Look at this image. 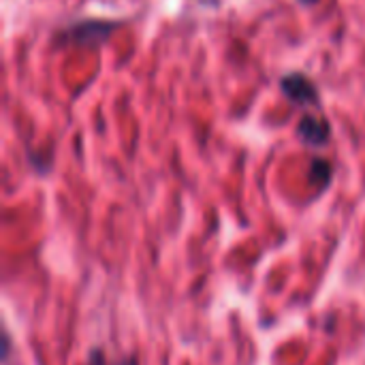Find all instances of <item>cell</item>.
<instances>
[{
    "label": "cell",
    "instance_id": "cell-1",
    "mask_svg": "<svg viewBox=\"0 0 365 365\" xmlns=\"http://www.w3.org/2000/svg\"><path fill=\"white\" fill-rule=\"evenodd\" d=\"M124 24L126 21H120V19H94V17L77 19V21H71V24L58 28L53 32L51 45H53V49H62V47L98 49Z\"/></svg>",
    "mask_w": 365,
    "mask_h": 365
},
{
    "label": "cell",
    "instance_id": "cell-2",
    "mask_svg": "<svg viewBox=\"0 0 365 365\" xmlns=\"http://www.w3.org/2000/svg\"><path fill=\"white\" fill-rule=\"evenodd\" d=\"M278 86H280L282 96L297 107H317V109L323 107L321 92H319L317 83L306 73H299V71L287 73L280 77Z\"/></svg>",
    "mask_w": 365,
    "mask_h": 365
},
{
    "label": "cell",
    "instance_id": "cell-3",
    "mask_svg": "<svg viewBox=\"0 0 365 365\" xmlns=\"http://www.w3.org/2000/svg\"><path fill=\"white\" fill-rule=\"evenodd\" d=\"M295 135H297V139L306 148H310V150H323V148L329 145L331 135H334V128H331V122L327 118L306 113L297 122Z\"/></svg>",
    "mask_w": 365,
    "mask_h": 365
},
{
    "label": "cell",
    "instance_id": "cell-4",
    "mask_svg": "<svg viewBox=\"0 0 365 365\" xmlns=\"http://www.w3.org/2000/svg\"><path fill=\"white\" fill-rule=\"evenodd\" d=\"M334 178V167L327 158L321 156H312L310 160V171H308V180L312 186H317L319 190H325L331 184Z\"/></svg>",
    "mask_w": 365,
    "mask_h": 365
},
{
    "label": "cell",
    "instance_id": "cell-5",
    "mask_svg": "<svg viewBox=\"0 0 365 365\" xmlns=\"http://www.w3.org/2000/svg\"><path fill=\"white\" fill-rule=\"evenodd\" d=\"M88 365H105V355H103L98 349H94V351L88 355Z\"/></svg>",
    "mask_w": 365,
    "mask_h": 365
},
{
    "label": "cell",
    "instance_id": "cell-6",
    "mask_svg": "<svg viewBox=\"0 0 365 365\" xmlns=\"http://www.w3.org/2000/svg\"><path fill=\"white\" fill-rule=\"evenodd\" d=\"M9 355H11V334L4 331V334H2V359L6 361Z\"/></svg>",
    "mask_w": 365,
    "mask_h": 365
},
{
    "label": "cell",
    "instance_id": "cell-7",
    "mask_svg": "<svg viewBox=\"0 0 365 365\" xmlns=\"http://www.w3.org/2000/svg\"><path fill=\"white\" fill-rule=\"evenodd\" d=\"M115 365H139V359H137V357H133V355H128V357L120 359Z\"/></svg>",
    "mask_w": 365,
    "mask_h": 365
},
{
    "label": "cell",
    "instance_id": "cell-8",
    "mask_svg": "<svg viewBox=\"0 0 365 365\" xmlns=\"http://www.w3.org/2000/svg\"><path fill=\"white\" fill-rule=\"evenodd\" d=\"M299 2H302V4H317L319 0H299Z\"/></svg>",
    "mask_w": 365,
    "mask_h": 365
}]
</instances>
